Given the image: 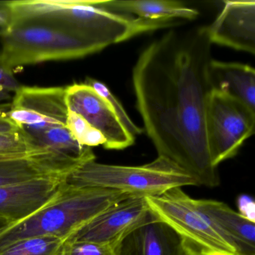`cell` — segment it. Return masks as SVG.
Wrapping results in <instances>:
<instances>
[{"instance_id": "1", "label": "cell", "mask_w": 255, "mask_h": 255, "mask_svg": "<svg viewBox=\"0 0 255 255\" xmlns=\"http://www.w3.org/2000/svg\"><path fill=\"white\" fill-rule=\"evenodd\" d=\"M211 46L207 26L169 31L142 50L132 71V85L158 156L189 173L198 186L213 188L219 177L206 134Z\"/></svg>"}, {"instance_id": "2", "label": "cell", "mask_w": 255, "mask_h": 255, "mask_svg": "<svg viewBox=\"0 0 255 255\" xmlns=\"http://www.w3.org/2000/svg\"><path fill=\"white\" fill-rule=\"evenodd\" d=\"M105 2L101 0L7 1L9 24L52 25L98 43L104 49L139 35L135 17L110 11Z\"/></svg>"}, {"instance_id": "3", "label": "cell", "mask_w": 255, "mask_h": 255, "mask_svg": "<svg viewBox=\"0 0 255 255\" xmlns=\"http://www.w3.org/2000/svg\"><path fill=\"white\" fill-rule=\"evenodd\" d=\"M133 194L65 182L59 195L26 219L0 229V250L38 237L68 240L110 206Z\"/></svg>"}, {"instance_id": "4", "label": "cell", "mask_w": 255, "mask_h": 255, "mask_svg": "<svg viewBox=\"0 0 255 255\" xmlns=\"http://www.w3.org/2000/svg\"><path fill=\"white\" fill-rule=\"evenodd\" d=\"M0 62L15 68L51 61L81 59L104 50L98 43L41 23L9 24L0 29Z\"/></svg>"}, {"instance_id": "5", "label": "cell", "mask_w": 255, "mask_h": 255, "mask_svg": "<svg viewBox=\"0 0 255 255\" xmlns=\"http://www.w3.org/2000/svg\"><path fill=\"white\" fill-rule=\"evenodd\" d=\"M66 183L143 196L160 195L173 188L198 186L197 180L189 173L166 158L159 156L150 163L138 166L89 161L72 171L67 177Z\"/></svg>"}, {"instance_id": "6", "label": "cell", "mask_w": 255, "mask_h": 255, "mask_svg": "<svg viewBox=\"0 0 255 255\" xmlns=\"http://www.w3.org/2000/svg\"><path fill=\"white\" fill-rule=\"evenodd\" d=\"M145 198L150 212L180 235L192 255H236L234 248L182 187Z\"/></svg>"}, {"instance_id": "7", "label": "cell", "mask_w": 255, "mask_h": 255, "mask_svg": "<svg viewBox=\"0 0 255 255\" xmlns=\"http://www.w3.org/2000/svg\"><path fill=\"white\" fill-rule=\"evenodd\" d=\"M255 112L240 101L212 91L207 102L206 134L213 166L234 157L255 133Z\"/></svg>"}, {"instance_id": "8", "label": "cell", "mask_w": 255, "mask_h": 255, "mask_svg": "<svg viewBox=\"0 0 255 255\" xmlns=\"http://www.w3.org/2000/svg\"><path fill=\"white\" fill-rule=\"evenodd\" d=\"M66 87L20 86L6 116L27 136L66 127Z\"/></svg>"}, {"instance_id": "9", "label": "cell", "mask_w": 255, "mask_h": 255, "mask_svg": "<svg viewBox=\"0 0 255 255\" xmlns=\"http://www.w3.org/2000/svg\"><path fill=\"white\" fill-rule=\"evenodd\" d=\"M66 103L68 110L81 116L104 136L105 148L122 150L135 141L108 101L86 83L66 87Z\"/></svg>"}, {"instance_id": "10", "label": "cell", "mask_w": 255, "mask_h": 255, "mask_svg": "<svg viewBox=\"0 0 255 255\" xmlns=\"http://www.w3.org/2000/svg\"><path fill=\"white\" fill-rule=\"evenodd\" d=\"M149 211L145 196L129 195L110 206L71 238L106 245L114 250L128 234L145 220Z\"/></svg>"}, {"instance_id": "11", "label": "cell", "mask_w": 255, "mask_h": 255, "mask_svg": "<svg viewBox=\"0 0 255 255\" xmlns=\"http://www.w3.org/2000/svg\"><path fill=\"white\" fill-rule=\"evenodd\" d=\"M67 177H47L0 187V224L23 221L51 202Z\"/></svg>"}, {"instance_id": "12", "label": "cell", "mask_w": 255, "mask_h": 255, "mask_svg": "<svg viewBox=\"0 0 255 255\" xmlns=\"http://www.w3.org/2000/svg\"><path fill=\"white\" fill-rule=\"evenodd\" d=\"M213 44L255 53V1H225L222 11L207 26Z\"/></svg>"}, {"instance_id": "13", "label": "cell", "mask_w": 255, "mask_h": 255, "mask_svg": "<svg viewBox=\"0 0 255 255\" xmlns=\"http://www.w3.org/2000/svg\"><path fill=\"white\" fill-rule=\"evenodd\" d=\"M114 252L116 255H192L180 235L150 210Z\"/></svg>"}, {"instance_id": "14", "label": "cell", "mask_w": 255, "mask_h": 255, "mask_svg": "<svg viewBox=\"0 0 255 255\" xmlns=\"http://www.w3.org/2000/svg\"><path fill=\"white\" fill-rule=\"evenodd\" d=\"M86 162L42 150L33 154L0 162V187L47 177H68Z\"/></svg>"}, {"instance_id": "15", "label": "cell", "mask_w": 255, "mask_h": 255, "mask_svg": "<svg viewBox=\"0 0 255 255\" xmlns=\"http://www.w3.org/2000/svg\"><path fill=\"white\" fill-rule=\"evenodd\" d=\"M110 11L138 19L142 32L176 24L178 20H192L199 12L183 2L174 0H106Z\"/></svg>"}, {"instance_id": "16", "label": "cell", "mask_w": 255, "mask_h": 255, "mask_svg": "<svg viewBox=\"0 0 255 255\" xmlns=\"http://www.w3.org/2000/svg\"><path fill=\"white\" fill-rule=\"evenodd\" d=\"M198 208L213 222L236 255H255V222L234 211L222 201L198 200Z\"/></svg>"}, {"instance_id": "17", "label": "cell", "mask_w": 255, "mask_h": 255, "mask_svg": "<svg viewBox=\"0 0 255 255\" xmlns=\"http://www.w3.org/2000/svg\"><path fill=\"white\" fill-rule=\"evenodd\" d=\"M209 79L212 91L234 98L255 112V71L250 65L212 59Z\"/></svg>"}, {"instance_id": "18", "label": "cell", "mask_w": 255, "mask_h": 255, "mask_svg": "<svg viewBox=\"0 0 255 255\" xmlns=\"http://www.w3.org/2000/svg\"><path fill=\"white\" fill-rule=\"evenodd\" d=\"M27 137L38 148L83 162L96 159L92 147L81 145L73 137L67 127L51 128L38 135Z\"/></svg>"}, {"instance_id": "19", "label": "cell", "mask_w": 255, "mask_h": 255, "mask_svg": "<svg viewBox=\"0 0 255 255\" xmlns=\"http://www.w3.org/2000/svg\"><path fill=\"white\" fill-rule=\"evenodd\" d=\"M67 240L51 237L25 239L0 250V255H65Z\"/></svg>"}, {"instance_id": "20", "label": "cell", "mask_w": 255, "mask_h": 255, "mask_svg": "<svg viewBox=\"0 0 255 255\" xmlns=\"http://www.w3.org/2000/svg\"><path fill=\"white\" fill-rule=\"evenodd\" d=\"M66 127L81 145L92 147L105 144L104 136L92 128L81 116L74 112L68 110Z\"/></svg>"}, {"instance_id": "21", "label": "cell", "mask_w": 255, "mask_h": 255, "mask_svg": "<svg viewBox=\"0 0 255 255\" xmlns=\"http://www.w3.org/2000/svg\"><path fill=\"white\" fill-rule=\"evenodd\" d=\"M42 150L35 147L22 131L0 132V155H29Z\"/></svg>"}, {"instance_id": "22", "label": "cell", "mask_w": 255, "mask_h": 255, "mask_svg": "<svg viewBox=\"0 0 255 255\" xmlns=\"http://www.w3.org/2000/svg\"><path fill=\"white\" fill-rule=\"evenodd\" d=\"M86 84L92 87L97 93L99 94L103 98H105L109 104L113 107V110L116 112L118 117L120 119L125 128L128 131L132 134V135H139L142 132V129L138 128L131 120L130 118L128 116V113L125 111L122 104L119 101L116 99V97L113 95L110 89L107 86L98 80H94V79L89 78L86 80Z\"/></svg>"}, {"instance_id": "23", "label": "cell", "mask_w": 255, "mask_h": 255, "mask_svg": "<svg viewBox=\"0 0 255 255\" xmlns=\"http://www.w3.org/2000/svg\"><path fill=\"white\" fill-rule=\"evenodd\" d=\"M65 255H116L113 249L106 245L68 239L65 243Z\"/></svg>"}, {"instance_id": "24", "label": "cell", "mask_w": 255, "mask_h": 255, "mask_svg": "<svg viewBox=\"0 0 255 255\" xmlns=\"http://www.w3.org/2000/svg\"><path fill=\"white\" fill-rule=\"evenodd\" d=\"M14 75V71L0 62V103L11 98L20 87Z\"/></svg>"}, {"instance_id": "25", "label": "cell", "mask_w": 255, "mask_h": 255, "mask_svg": "<svg viewBox=\"0 0 255 255\" xmlns=\"http://www.w3.org/2000/svg\"><path fill=\"white\" fill-rule=\"evenodd\" d=\"M237 203L240 210L239 213L249 220L255 222V205L254 200L249 195H243L239 197Z\"/></svg>"}, {"instance_id": "26", "label": "cell", "mask_w": 255, "mask_h": 255, "mask_svg": "<svg viewBox=\"0 0 255 255\" xmlns=\"http://www.w3.org/2000/svg\"><path fill=\"white\" fill-rule=\"evenodd\" d=\"M20 130L15 124L6 116L5 113L0 111V132H14Z\"/></svg>"}, {"instance_id": "27", "label": "cell", "mask_w": 255, "mask_h": 255, "mask_svg": "<svg viewBox=\"0 0 255 255\" xmlns=\"http://www.w3.org/2000/svg\"><path fill=\"white\" fill-rule=\"evenodd\" d=\"M10 23V11L7 1L0 2V28L1 29L8 26Z\"/></svg>"}, {"instance_id": "28", "label": "cell", "mask_w": 255, "mask_h": 255, "mask_svg": "<svg viewBox=\"0 0 255 255\" xmlns=\"http://www.w3.org/2000/svg\"><path fill=\"white\" fill-rule=\"evenodd\" d=\"M27 155H0V162L2 161L11 160V159H17V158L24 157Z\"/></svg>"}, {"instance_id": "29", "label": "cell", "mask_w": 255, "mask_h": 255, "mask_svg": "<svg viewBox=\"0 0 255 255\" xmlns=\"http://www.w3.org/2000/svg\"><path fill=\"white\" fill-rule=\"evenodd\" d=\"M5 225H1V224H0V229H1V228H3V227H5Z\"/></svg>"}]
</instances>
